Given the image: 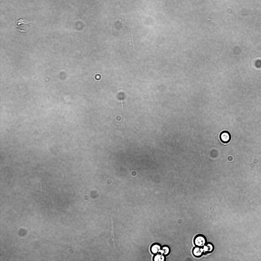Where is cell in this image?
<instances>
[{
    "instance_id": "1",
    "label": "cell",
    "mask_w": 261,
    "mask_h": 261,
    "mask_svg": "<svg viewBox=\"0 0 261 261\" xmlns=\"http://www.w3.org/2000/svg\"><path fill=\"white\" fill-rule=\"evenodd\" d=\"M30 22L22 18H20L16 20L15 22V27L18 32L24 33L27 31L25 26Z\"/></svg>"
},
{
    "instance_id": "2",
    "label": "cell",
    "mask_w": 261,
    "mask_h": 261,
    "mask_svg": "<svg viewBox=\"0 0 261 261\" xmlns=\"http://www.w3.org/2000/svg\"><path fill=\"white\" fill-rule=\"evenodd\" d=\"M193 242L195 246L203 247L206 243V239L204 236L199 234L195 237Z\"/></svg>"
},
{
    "instance_id": "3",
    "label": "cell",
    "mask_w": 261,
    "mask_h": 261,
    "mask_svg": "<svg viewBox=\"0 0 261 261\" xmlns=\"http://www.w3.org/2000/svg\"><path fill=\"white\" fill-rule=\"evenodd\" d=\"M220 138L223 142L227 143L229 142L230 140V135L228 132L224 131L221 133L220 135Z\"/></svg>"
},
{
    "instance_id": "4",
    "label": "cell",
    "mask_w": 261,
    "mask_h": 261,
    "mask_svg": "<svg viewBox=\"0 0 261 261\" xmlns=\"http://www.w3.org/2000/svg\"><path fill=\"white\" fill-rule=\"evenodd\" d=\"M204 253L203 247L195 246L193 249L192 253L193 255L197 257H200Z\"/></svg>"
},
{
    "instance_id": "5",
    "label": "cell",
    "mask_w": 261,
    "mask_h": 261,
    "mask_svg": "<svg viewBox=\"0 0 261 261\" xmlns=\"http://www.w3.org/2000/svg\"><path fill=\"white\" fill-rule=\"evenodd\" d=\"M162 246L158 244H155L152 246L151 250L152 252L155 254H157L160 253Z\"/></svg>"
},
{
    "instance_id": "6",
    "label": "cell",
    "mask_w": 261,
    "mask_h": 261,
    "mask_svg": "<svg viewBox=\"0 0 261 261\" xmlns=\"http://www.w3.org/2000/svg\"><path fill=\"white\" fill-rule=\"evenodd\" d=\"M170 252V249L169 247L168 246L165 245L162 246L160 253L166 256L169 254Z\"/></svg>"
},
{
    "instance_id": "7",
    "label": "cell",
    "mask_w": 261,
    "mask_h": 261,
    "mask_svg": "<svg viewBox=\"0 0 261 261\" xmlns=\"http://www.w3.org/2000/svg\"><path fill=\"white\" fill-rule=\"evenodd\" d=\"M165 256L159 253L156 254L154 258L155 261H164L166 259Z\"/></svg>"
},
{
    "instance_id": "8",
    "label": "cell",
    "mask_w": 261,
    "mask_h": 261,
    "mask_svg": "<svg viewBox=\"0 0 261 261\" xmlns=\"http://www.w3.org/2000/svg\"><path fill=\"white\" fill-rule=\"evenodd\" d=\"M204 253L211 252L213 249V246L210 243H206L203 247Z\"/></svg>"
},
{
    "instance_id": "9",
    "label": "cell",
    "mask_w": 261,
    "mask_h": 261,
    "mask_svg": "<svg viewBox=\"0 0 261 261\" xmlns=\"http://www.w3.org/2000/svg\"><path fill=\"white\" fill-rule=\"evenodd\" d=\"M129 31H130V34L131 43H132V46H133V47L134 48L133 38L132 37V34L131 30V29H130Z\"/></svg>"
},
{
    "instance_id": "10",
    "label": "cell",
    "mask_w": 261,
    "mask_h": 261,
    "mask_svg": "<svg viewBox=\"0 0 261 261\" xmlns=\"http://www.w3.org/2000/svg\"><path fill=\"white\" fill-rule=\"evenodd\" d=\"M121 103H122L121 104H122V109L123 110V101H122V100H121Z\"/></svg>"
},
{
    "instance_id": "11",
    "label": "cell",
    "mask_w": 261,
    "mask_h": 261,
    "mask_svg": "<svg viewBox=\"0 0 261 261\" xmlns=\"http://www.w3.org/2000/svg\"><path fill=\"white\" fill-rule=\"evenodd\" d=\"M120 17H121V21L122 22V21L123 18L122 17V15H120Z\"/></svg>"
},
{
    "instance_id": "12",
    "label": "cell",
    "mask_w": 261,
    "mask_h": 261,
    "mask_svg": "<svg viewBox=\"0 0 261 261\" xmlns=\"http://www.w3.org/2000/svg\"><path fill=\"white\" fill-rule=\"evenodd\" d=\"M119 5H120V10L121 11V4H120V3H119Z\"/></svg>"
}]
</instances>
